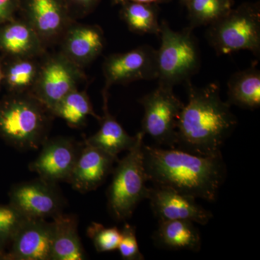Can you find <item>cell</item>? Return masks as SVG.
Listing matches in <instances>:
<instances>
[{
	"label": "cell",
	"instance_id": "1",
	"mask_svg": "<svg viewBox=\"0 0 260 260\" xmlns=\"http://www.w3.org/2000/svg\"><path fill=\"white\" fill-rule=\"evenodd\" d=\"M188 103L179 114L175 148L205 157L222 155L221 149L237 125L231 106L223 102L218 83L205 87L186 83Z\"/></svg>",
	"mask_w": 260,
	"mask_h": 260
},
{
	"label": "cell",
	"instance_id": "2",
	"mask_svg": "<svg viewBox=\"0 0 260 260\" xmlns=\"http://www.w3.org/2000/svg\"><path fill=\"white\" fill-rule=\"evenodd\" d=\"M148 181L195 198L214 202L226 179L223 155L205 157L177 148L143 145Z\"/></svg>",
	"mask_w": 260,
	"mask_h": 260
},
{
	"label": "cell",
	"instance_id": "3",
	"mask_svg": "<svg viewBox=\"0 0 260 260\" xmlns=\"http://www.w3.org/2000/svg\"><path fill=\"white\" fill-rule=\"evenodd\" d=\"M50 111L30 93L0 101V135L16 148L36 150L48 139Z\"/></svg>",
	"mask_w": 260,
	"mask_h": 260
},
{
	"label": "cell",
	"instance_id": "4",
	"mask_svg": "<svg viewBox=\"0 0 260 260\" xmlns=\"http://www.w3.org/2000/svg\"><path fill=\"white\" fill-rule=\"evenodd\" d=\"M145 135L138 133V140L129 153L113 169L112 183L108 189V208L114 220L123 221L133 216L140 202L147 199L148 179L143 161Z\"/></svg>",
	"mask_w": 260,
	"mask_h": 260
},
{
	"label": "cell",
	"instance_id": "5",
	"mask_svg": "<svg viewBox=\"0 0 260 260\" xmlns=\"http://www.w3.org/2000/svg\"><path fill=\"white\" fill-rule=\"evenodd\" d=\"M161 45L157 50V78L158 85L174 88L186 83L199 72L201 58L193 30H173L166 20L160 23Z\"/></svg>",
	"mask_w": 260,
	"mask_h": 260
},
{
	"label": "cell",
	"instance_id": "6",
	"mask_svg": "<svg viewBox=\"0 0 260 260\" xmlns=\"http://www.w3.org/2000/svg\"><path fill=\"white\" fill-rule=\"evenodd\" d=\"M206 39L218 55L247 50L259 57V3H244L208 25Z\"/></svg>",
	"mask_w": 260,
	"mask_h": 260
},
{
	"label": "cell",
	"instance_id": "7",
	"mask_svg": "<svg viewBox=\"0 0 260 260\" xmlns=\"http://www.w3.org/2000/svg\"><path fill=\"white\" fill-rule=\"evenodd\" d=\"M139 102L144 108L141 132L158 145L175 148L178 119L184 103L174 95L172 88L160 85Z\"/></svg>",
	"mask_w": 260,
	"mask_h": 260
},
{
	"label": "cell",
	"instance_id": "8",
	"mask_svg": "<svg viewBox=\"0 0 260 260\" xmlns=\"http://www.w3.org/2000/svg\"><path fill=\"white\" fill-rule=\"evenodd\" d=\"M85 79L81 68L60 53L49 56L40 64L36 83L28 93L51 113Z\"/></svg>",
	"mask_w": 260,
	"mask_h": 260
},
{
	"label": "cell",
	"instance_id": "9",
	"mask_svg": "<svg viewBox=\"0 0 260 260\" xmlns=\"http://www.w3.org/2000/svg\"><path fill=\"white\" fill-rule=\"evenodd\" d=\"M103 73L105 78L104 89L107 90L114 85L156 79L157 50L143 45L127 52L112 54L106 58Z\"/></svg>",
	"mask_w": 260,
	"mask_h": 260
},
{
	"label": "cell",
	"instance_id": "10",
	"mask_svg": "<svg viewBox=\"0 0 260 260\" xmlns=\"http://www.w3.org/2000/svg\"><path fill=\"white\" fill-rule=\"evenodd\" d=\"M11 205L30 218H54L62 213L64 198L56 184L39 179L13 188Z\"/></svg>",
	"mask_w": 260,
	"mask_h": 260
},
{
	"label": "cell",
	"instance_id": "11",
	"mask_svg": "<svg viewBox=\"0 0 260 260\" xmlns=\"http://www.w3.org/2000/svg\"><path fill=\"white\" fill-rule=\"evenodd\" d=\"M147 199L150 200V207L159 221L185 220L204 225L213 218L211 212L200 206L194 197L172 188H149Z\"/></svg>",
	"mask_w": 260,
	"mask_h": 260
},
{
	"label": "cell",
	"instance_id": "12",
	"mask_svg": "<svg viewBox=\"0 0 260 260\" xmlns=\"http://www.w3.org/2000/svg\"><path fill=\"white\" fill-rule=\"evenodd\" d=\"M42 146L39 156L29 165L30 170L48 182H68L81 148L74 140L66 138L47 139Z\"/></svg>",
	"mask_w": 260,
	"mask_h": 260
},
{
	"label": "cell",
	"instance_id": "13",
	"mask_svg": "<svg viewBox=\"0 0 260 260\" xmlns=\"http://www.w3.org/2000/svg\"><path fill=\"white\" fill-rule=\"evenodd\" d=\"M53 232V222L42 218H25L12 240L8 257L17 260H51Z\"/></svg>",
	"mask_w": 260,
	"mask_h": 260
},
{
	"label": "cell",
	"instance_id": "14",
	"mask_svg": "<svg viewBox=\"0 0 260 260\" xmlns=\"http://www.w3.org/2000/svg\"><path fill=\"white\" fill-rule=\"evenodd\" d=\"M118 160V157L85 143L80 149L68 182L80 192L95 190L112 173L114 162Z\"/></svg>",
	"mask_w": 260,
	"mask_h": 260
},
{
	"label": "cell",
	"instance_id": "15",
	"mask_svg": "<svg viewBox=\"0 0 260 260\" xmlns=\"http://www.w3.org/2000/svg\"><path fill=\"white\" fill-rule=\"evenodd\" d=\"M105 46L104 32L97 25H70L62 38L61 54L82 68L102 54Z\"/></svg>",
	"mask_w": 260,
	"mask_h": 260
},
{
	"label": "cell",
	"instance_id": "16",
	"mask_svg": "<svg viewBox=\"0 0 260 260\" xmlns=\"http://www.w3.org/2000/svg\"><path fill=\"white\" fill-rule=\"evenodd\" d=\"M28 23L43 44L63 37L71 25L59 0H29Z\"/></svg>",
	"mask_w": 260,
	"mask_h": 260
},
{
	"label": "cell",
	"instance_id": "17",
	"mask_svg": "<svg viewBox=\"0 0 260 260\" xmlns=\"http://www.w3.org/2000/svg\"><path fill=\"white\" fill-rule=\"evenodd\" d=\"M103 112L104 116L101 118L100 129L85 141L86 144L104 150L113 156L117 157L118 154L124 150H129L138 140V134L130 136L116 121L115 117L110 114L108 107L109 92L103 90Z\"/></svg>",
	"mask_w": 260,
	"mask_h": 260
},
{
	"label": "cell",
	"instance_id": "18",
	"mask_svg": "<svg viewBox=\"0 0 260 260\" xmlns=\"http://www.w3.org/2000/svg\"><path fill=\"white\" fill-rule=\"evenodd\" d=\"M153 240L158 247L170 250H189L198 252L201 249L199 230L193 222L185 220L159 221Z\"/></svg>",
	"mask_w": 260,
	"mask_h": 260
},
{
	"label": "cell",
	"instance_id": "19",
	"mask_svg": "<svg viewBox=\"0 0 260 260\" xmlns=\"http://www.w3.org/2000/svg\"><path fill=\"white\" fill-rule=\"evenodd\" d=\"M51 260H82L86 257L75 217L60 214L53 218Z\"/></svg>",
	"mask_w": 260,
	"mask_h": 260
},
{
	"label": "cell",
	"instance_id": "20",
	"mask_svg": "<svg viewBox=\"0 0 260 260\" xmlns=\"http://www.w3.org/2000/svg\"><path fill=\"white\" fill-rule=\"evenodd\" d=\"M43 44L28 22L8 24L0 31V48L16 58L36 57L44 51Z\"/></svg>",
	"mask_w": 260,
	"mask_h": 260
},
{
	"label": "cell",
	"instance_id": "21",
	"mask_svg": "<svg viewBox=\"0 0 260 260\" xmlns=\"http://www.w3.org/2000/svg\"><path fill=\"white\" fill-rule=\"evenodd\" d=\"M229 105L237 106L248 110L260 107V71L252 66L234 73L228 83Z\"/></svg>",
	"mask_w": 260,
	"mask_h": 260
},
{
	"label": "cell",
	"instance_id": "22",
	"mask_svg": "<svg viewBox=\"0 0 260 260\" xmlns=\"http://www.w3.org/2000/svg\"><path fill=\"white\" fill-rule=\"evenodd\" d=\"M121 18L130 31L139 35H160L159 5L126 2L121 3Z\"/></svg>",
	"mask_w": 260,
	"mask_h": 260
},
{
	"label": "cell",
	"instance_id": "23",
	"mask_svg": "<svg viewBox=\"0 0 260 260\" xmlns=\"http://www.w3.org/2000/svg\"><path fill=\"white\" fill-rule=\"evenodd\" d=\"M51 114L64 119L73 128L85 125L89 116H93L99 121L102 118L94 112L86 91H80L78 89L68 94L53 109Z\"/></svg>",
	"mask_w": 260,
	"mask_h": 260
},
{
	"label": "cell",
	"instance_id": "24",
	"mask_svg": "<svg viewBox=\"0 0 260 260\" xmlns=\"http://www.w3.org/2000/svg\"><path fill=\"white\" fill-rule=\"evenodd\" d=\"M233 5V0H189L186 5L189 19L187 27L194 30L208 26L226 15Z\"/></svg>",
	"mask_w": 260,
	"mask_h": 260
},
{
	"label": "cell",
	"instance_id": "25",
	"mask_svg": "<svg viewBox=\"0 0 260 260\" xmlns=\"http://www.w3.org/2000/svg\"><path fill=\"white\" fill-rule=\"evenodd\" d=\"M34 58H17L8 68L7 83L15 93H29L34 87L40 66Z\"/></svg>",
	"mask_w": 260,
	"mask_h": 260
},
{
	"label": "cell",
	"instance_id": "26",
	"mask_svg": "<svg viewBox=\"0 0 260 260\" xmlns=\"http://www.w3.org/2000/svg\"><path fill=\"white\" fill-rule=\"evenodd\" d=\"M98 252H107L118 249L121 232L116 227L107 228L102 224L92 223L87 231Z\"/></svg>",
	"mask_w": 260,
	"mask_h": 260
},
{
	"label": "cell",
	"instance_id": "27",
	"mask_svg": "<svg viewBox=\"0 0 260 260\" xmlns=\"http://www.w3.org/2000/svg\"><path fill=\"white\" fill-rule=\"evenodd\" d=\"M26 217L13 205L0 206V242L13 240Z\"/></svg>",
	"mask_w": 260,
	"mask_h": 260
},
{
	"label": "cell",
	"instance_id": "28",
	"mask_svg": "<svg viewBox=\"0 0 260 260\" xmlns=\"http://www.w3.org/2000/svg\"><path fill=\"white\" fill-rule=\"evenodd\" d=\"M121 232V239L118 249L123 259L143 260L144 256L140 251L136 237V228L125 224Z\"/></svg>",
	"mask_w": 260,
	"mask_h": 260
},
{
	"label": "cell",
	"instance_id": "29",
	"mask_svg": "<svg viewBox=\"0 0 260 260\" xmlns=\"http://www.w3.org/2000/svg\"><path fill=\"white\" fill-rule=\"evenodd\" d=\"M13 8L12 0H0V23L10 18Z\"/></svg>",
	"mask_w": 260,
	"mask_h": 260
},
{
	"label": "cell",
	"instance_id": "30",
	"mask_svg": "<svg viewBox=\"0 0 260 260\" xmlns=\"http://www.w3.org/2000/svg\"><path fill=\"white\" fill-rule=\"evenodd\" d=\"M172 0H114V3L115 4H121L126 2H131V3H142V4L150 5H160L164 3H169Z\"/></svg>",
	"mask_w": 260,
	"mask_h": 260
},
{
	"label": "cell",
	"instance_id": "31",
	"mask_svg": "<svg viewBox=\"0 0 260 260\" xmlns=\"http://www.w3.org/2000/svg\"><path fill=\"white\" fill-rule=\"evenodd\" d=\"M73 1L78 3V4L84 5V7L88 8V7L91 6V5H95L99 0H73Z\"/></svg>",
	"mask_w": 260,
	"mask_h": 260
},
{
	"label": "cell",
	"instance_id": "32",
	"mask_svg": "<svg viewBox=\"0 0 260 260\" xmlns=\"http://www.w3.org/2000/svg\"><path fill=\"white\" fill-rule=\"evenodd\" d=\"M5 75L3 73V70H2L1 66H0V83H1L2 80L4 79Z\"/></svg>",
	"mask_w": 260,
	"mask_h": 260
},
{
	"label": "cell",
	"instance_id": "33",
	"mask_svg": "<svg viewBox=\"0 0 260 260\" xmlns=\"http://www.w3.org/2000/svg\"><path fill=\"white\" fill-rule=\"evenodd\" d=\"M189 0H179V3H181V5H184V6L186 7V5H187V3H189Z\"/></svg>",
	"mask_w": 260,
	"mask_h": 260
}]
</instances>
